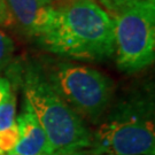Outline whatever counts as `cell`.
Masks as SVG:
<instances>
[{
	"label": "cell",
	"instance_id": "10",
	"mask_svg": "<svg viewBox=\"0 0 155 155\" xmlns=\"http://www.w3.org/2000/svg\"><path fill=\"white\" fill-rule=\"evenodd\" d=\"M14 52V43L9 36L0 31V70L5 68L12 59Z\"/></svg>",
	"mask_w": 155,
	"mask_h": 155
},
{
	"label": "cell",
	"instance_id": "5",
	"mask_svg": "<svg viewBox=\"0 0 155 155\" xmlns=\"http://www.w3.org/2000/svg\"><path fill=\"white\" fill-rule=\"evenodd\" d=\"M45 75L56 93L79 116L97 121L110 104L113 81L97 69L60 62L52 66Z\"/></svg>",
	"mask_w": 155,
	"mask_h": 155
},
{
	"label": "cell",
	"instance_id": "12",
	"mask_svg": "<svg viewBox=\"0 0 155 155\" xmlns=\"http://www.w3.org/2000/svg\"><path fill=\"white\" fill-rule=\"evenodd\" d=\"M11 92L12 91H11V83H9V81L7 78L0 76V104L2 102V100L5 99Z\"/></svg>",
	"mask_w": 155,
	"mask_h": 155
},
{
	"label": "cell",
	"instance_id": "3",
	"mask_svg": "<svg viewBox=\"0 0 155 155\" xmlns=\"http://www.w3.org/2000/svg\"><path fill=\"white\" fill-rule=\"evenodd\" d=\"M114 21L118 68L136 72L150 66L155 58V2L147 0H101Z\"/></svg>",
	"mask_w": 155,
	"mask_h": 155
},
{
	"label": "cell",
	"instance_id": "14",
	"mask_svg": "<svg viewBox=\"0 0 155 155\" xmlns=\"http://www.w3.org/2000/svg\"><path fill=\"white\" fill-rule=\"evenodd\" d=\"M48 1H50V2H52V4H53V2H55V1H59V0H48Z\"/></svg>",
	"mask_w": 155,
	"mask_h": 155
},
{
	"label": "cell",
	"instance_id": "11",
	"mask_svg": "<svg viewBox=\"0 0 155 155\" xmlns=\"http://www.w3.org/2000/svg\"><path fill=\"white\" fill-rule=\"evenodd\" d=\"M11 13L7 8L5 0H0V25H6L11 21Z\"/></svg>",
	"mask_w": 155,
	"mask_h": 155
},
{
	"label": "cell",
	"instance_id": "9",
	"mask_svg": "<svg viewBox=\"0 0 155 155\" xmlns=\"http://www.w3.org/2000/svg\"><path fill=\"white\" fill-rule=\"evenodd\" d=\"M18 138H20V133L16 123L13 127L0 131V155L12 153L16 146Z\"/></svg>",
	"mask_w": 155,
	"mask_h": 155
},
{
	"label": "cell",
	"instance_id": "16",
	"mask_svg": "<svg viewBox=\"0 0 155 155\" xmlns=\"http://www.w3.org/2000/svg\"><path fill=\"white\" fill-rule=\"evenodd\" d=\"M118 1H129V0H118Z\"/></svg>",
	"mask_w": 155,
	"mask_h": 155
},
{
	"label": "cell",
	"instance_id": "7",
	"mask_svg": "<svg viewBox=\"0 0 155 155\" xmlns=\"http://www.w3.org/2000/svg\"><path fill=\"white\" fill-rule=\"evenodd\" d=\"M16 124L20 138L13 153L18 155H56L36 114L25 99L22 111L16 118Z\"/></svg>",
	"mask_w": 155,
	"mask_h": 155
},
{
	"label": "cell",
	"instance_id": "15",
	"mask_svg": "<svg viewBox=\"0 0 155 155\" xmlns=\"http://www.w3.org/2000/svg\"><path fill=\"white\" fill-rule=\"evenodd\" d=\"M147 1H150V2H155V0H147Z\"/></svg>",
	"mask_w": 155,
	"mask_h": 155
},
{
	"label": "cell",
	"instance_id": "13",
	"mask_svg": "<svg viewBox=\"0 0 155 155\" xmlns=\"http://www.w3.org/2000/svg\"><path fill=\"white\" fill-rule=\"evenodd\" d=\"M6 155H18V154H16V153H13V152H12V153H8V154H6Z\"/></svg>",
	"mask_w": 155,
	"mask_h": 155
},
{
	"label": "cell",
	"instance_id": "2",
	"mask_svg": "<svg viewBox=\"0 0 155 155\" xmlns=\"http://www.w3.org/2000/svg\"><path fill=\"white\" fill-rule=\"evenodd\" d=\"M21 85L56 155H83L92 147L93 137L82 117L56 93L40 67H25Z\"/></svg>",
	"mask_w": 155,
	"mask_h": 155
},
{
	"label": "cell",
	"instance_id": "4",
	"mask_svg": "<svg viewBox=\"0 0 155 155\" xmlns=\"http://www.w3.org/2000/svg\"><path fill=\"white\" fill-rule=\"evenodd\" d=\"M153 104L147 99L120 102L93 137L94 152L102 155H154Z\"/></svg>",
	"mask_w": 155,
	"mask_h": 155
},
{
	"label": "cell",
	"instance_id": "1",
	"mask_svg": "<svg viewBox=\"0 0 155 155\" xmlns=\"http://www.w3.org/2000/svg\"><path fill=\"white\" fill-rule=\"evenodd\" d=\"M38 40L58 55L101 61L115 53L114 21L95 0H71L56 8Z\"/></svg>",
	"mask_w": 155,
	"mask_h": 155
},
{
	"label": "cell",
	"instance_id": "6",
	"mask_svg": "<svg viewBox=\"0 0 155 155\" xmlns=\"http://www.w3.org/2000/svg\"><path fill=\"white\" fill-rule=\"evenodd\" d=\"M11 16L30 37L39 39L55 15V7L48 0H5Z\"/></svg>",
	"mask_w": 155,
	"mask_h": 155
},
{
	"label": "cell",
	"instance_id": "8",
	"mask_svg": "<svg viewBox=\"0 0 155 155\" xmlns=\"http://www.w3.org/2000/svg\"><path fill=\"white\" fill-rule=\"evenodd\" d=\"M15 113H16V98L14 93L11 92L0 104V131L13 127L16 123Z\"/></svg>",
	"mask_w": 155,
	"mask_h": 155
}]
</instances>
